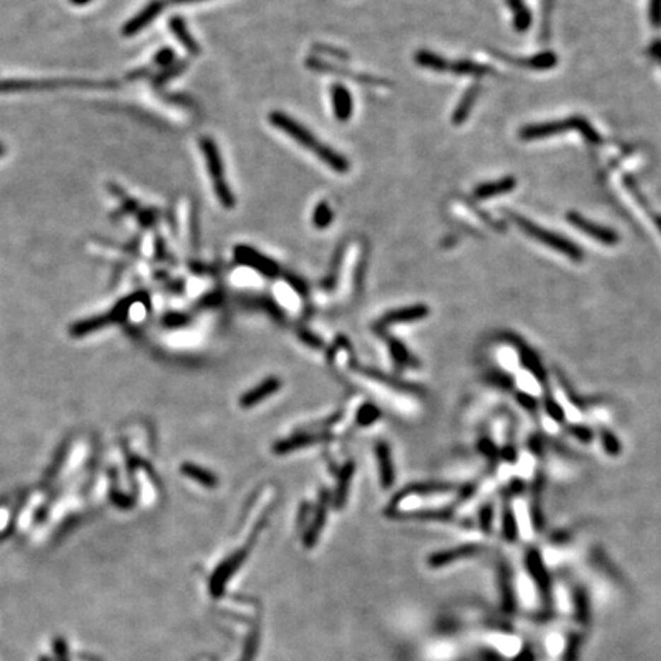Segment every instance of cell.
Wrapping results in <instances>:
<instances>
[{
	"instance_id": "30bf717a",
	"label": "cell",
	"mask_w": 661,
	"mask_h": 661,
	"mask_svg": "<svg viewBox=\"0 0 661 661\" xmlns=\"http://www.w3.org/2000/svg\"><path fill=\"white\" fill-rule=\"evenodd\" d=\"M164 9V2L163 0H152L151 4L144 6L141 11H139L135 17L130 18V21L124 25L123 34L124 35H134L138 34L139 31H143L146 26L151 25L155 18L163 13Z\"/></svg>"
},
{
	"instance_id": "7402d4cb",
	"label": "cell",
	"mask_w": 661,
	"mask_h": 661,
	"mask_svg": "<svg viewBox=\"0 0 661 661\" xmlns=\"http://www.w3.org/2000/svg\"><path fill=\"white\" fill-rule=\"evenodd\" d=\"M450 72H453L455 76H461V77L481 78V77H486L487 74H490L491 69L486 66V64L474 63L472 60H458V62L450 63Z\"/></svg>"
},
{
	"instance_id": "ffe728a7",
	"label": "cell",
	"mask_w": 661,
	"mask_h": 661,
	"mask_svg": "<svg viewBox=\"0 0 661 661\" xmlns=\"http://www.w3.org/2000/svg\"><path fill=\"white\" fill-rule=\"evenodd\" d=\"M476 550H478V548L474 545H464V546H460V548H455V550L435 553V554H432L429 557V563H431V566H435V568L445 566V565H449V563H452L455 561H458V558L470 557L473 554H476Z\"/></svg>"
},
{
	"instance_id": "ab89813d",
	"label": "cell",
	"mask_w": 661,
	"mask_h": 661,
	"mask_svg": "<svg viewBox=\"0 0 661 661\" xmlns=\"http://www.w3.org/2000/svg\"><path fill=\"white\" fill-rule=\"evenodd\" d=\"M654 222H655V226H657V228H658V230L661 231V216H660V215H657V216H654Z\"/></svg>"
},
{
	"instance_id": "d6986e66",
	"label": "cell",
	"mask_w": 661,
	"mask_h": 661,
	"mask_svg": "<svg viewBox=\"0 0 661 661\" xmlns=\"http://www.w3.org/2000/svg\"><path fill=\"white\" fill-rule=\"evenodd\" d=\"M169 26H170V31L175 34L176 39H178V42H180V43L184 46V48L187 49L192 55H198V54L201 52L199 43H198L197 40H194V37L190 34L189 28L185 26V22L182 21V18H180V17L170 18Z\"/></svg>"
},
{
	"instance_id": "5b68a950",
	"label": "cell",
	"mask_w": 661,
	"mask_h": 661,
	"mask_svg": "<svg viewBox=\"0 0 661 661\" xmlns=\"http://www.w3.org/2000/svg\"><path fill=\"white\" fill-rule=\"evenodd\" d=\"M305 64L312 71L332 74V76L346 77V78H349L352 81L360 83V85H363V86L390 88V81L386 80V78H380V77H374V76H368V74L351 71L348 68L340 66V64H335V63H331V62H324V60H322L319 57H310L308 60L305 62Z\"/></svg>"
},
{
	"instance_id": "83f0119b",
	"label": "cell",
	"mask_w": 661,
	"mask_h": 661,
	"mask_svg": "<svg viewBox=\"0 0 661 661\" xmlns=\"http://www.w3.org/2000/svg\"><path fill=\"white\" fill-rule=\"evenodd\" d=\"M351 358V349H349V344L348 341H337L335 343V346L332 348V352H331V360L335 366H346V363L348 360Z\"/></svg>"
},
{
	"instance_id": "8fae6325",
	"label": "cell",
	"mask_w": 661,
	"mask_h": 661,
	"mask_svg": "<svg viewBox=\"0 0 661 661\" xmlns=\"http://www.w3.org/2000/svg\"><path fill=\"white\" fill-rule=\"evenodd\" d=\"M331 100H332V109H334V117L337 118L340 123H346V121L352 117L353 112V101L352 95L346 86L340 85H334L331 88Z\"/></svg>"
},
{
	"instance_id": "f35d334b",
	"label": "cell",
	"mask_w": 661,
	"mask_h": 661,
	"mask_svg": "<svg viewBox=\"0 0 661 661\" xmlns=\"http://www.w3.org/2000/svg\"><path fill=\"white\" fill-rule=\"evenodd\" d=\"M172 4H176V5H184V4H197V2H202V0H170Z\"/></svg>"
},
{
	"instance_id": "4fadbf2b",
	"label": "cell",
	"mask_w": 661,
	"mask_h": 661,
	"mask_svg": "<svg viewBox=\"0 0 661 661\" xmlns=\"http://www.w3.org/2000/svg\"><path fill=\"white\" fill-rule=\"evenodd\" d=\"M375 455H377V461H378L381 484H383L385 489H389L390 486H394V482H395L392 453H390L389 445L385 441H380L375 447Z\"/></svg>"
},
{
	"instance_id": "836d02e7",
	"label": "cell",
	"mask_w": 661,
	"mask_h": 661,
	"mask_svg": "<svg viewBox=\"0 0 661 661\" xmlns=\"http://www.w3.org/2000/svg\"><path fill=\"white\" fill-rule=\"evenodd\" d=\"M54 654L57 661H69L68 658V646L64 643V640L57 638L54 641Z\"/></svg>"
},
{
	"instance_id": "6da1fadb",
	"label": "cell",
	"mask_w": 661,
	"mask_h": 661,
	"mask_svg": "<svg viewBox=\"0 0 661 661\" xmlns=\"http://www.w3.org/2000/svg\"><path fill=\"white\" fill-rule=\"evenodd\" d=\"M268 121H269V124L274 126L279 130H282V132H285L288 136L293 138L294 141L299 143L302 147L308 148L310 152H312L323 164H327L334 172L341 173V175L349 172L351 164L348 161V158L343 156L337 151H334L331 146L324 144L323 141H320V139L315 138L311 130L302 126L297 119L283 114V112L281 110H274L268 115Z\"/></svg>"
},
{
	"instance_id": "484cf974",
	"label": "cell",
	"mask_w": 661,
	"mask_h": 661,
	"mask_svg": "<svg viewBox=\"0 0 661 661\" xmlns=\"http://www.w3.org/2000/svg\"><path fill=\"white\" fill-rule=\"evenodd\" d=\"M357 424L358 426H370V424H374L378 418H380V409L374 404H370V403H366V404H363L358 411H357Z\"/></svg>"
},
{
	"instance_id": "1f68e13d",
	"label": "cell",
	"mask_w": 661,
	"mask_h": 661,
	"mask_svg": "<svg viewBox=\"0 0 661 661\" xmlns=\"http://www.w3.org/2000/svg\"><path fill=\"white\" fill-rule=\"evenodd\" d=\"M314 49L317 51V52H320V54H329V55H332V57L339 59V60H346V59H349V55H348L346 52L339 49V48H334V46H328V45L319 43V45H314Z\"/></svg>"
},
{
	"instance_id": "cb8c5ba5",
	"label": "cell",
	"mask_w": 661,
	"mask_h": 661,
	"mask_svg": "<svg viewBox=\"0 0 661 661\" xmlns=\"http://www.w3.org/2000/svg\"><path fill=\"white\" fill-rule=\"evenodd\" d=\"M511 11H513V23L515 30L517 33L528 31L530 25H532V13L525 6L524 0H507Z\"/></svg>"
},
{
	"instance_id": "4316f807",
	"label": "cell",
	"mask_w": 661,
	"mask_h": 661,
	"mask_svg": "<svg viewBox=\"0 0 661 661\" xmlns=\"http://www.w3.org/2000/svg\"><path fill=\"white\" fill-rule=\"evenodd\" d=\"M528 566H530V571H532L534 579L539 582V585H542L544 590H546L548 577H546V573H545V568L542 565L541 557H539L536 553L530 554L528 556Z\"/></svg>"
},
{
	"instance_id": "ba28073f",
	"label": "cell",
	"mask_w": 661,
	"mask_h": 661,
	"mask_svg": "<svg viewBox=\"0 0 661 661\" xmlns=\"http://www.w3.org/2000/svg\"><path fill=\"white\" fill-rule=\"evenodd\" d=\"M566 219H568V222L571 223V226L582 230L585 235H588V236L594 238L595 240H599V242H603V244L616 245L619 242V235L616 231L608 228V227H603V226H600V223H595V222H592L590 219H586L582 215H579V213L570 211L566 215Z\"/></svg>"
},
{
	"instance_id": "f1b7e54d",
	"label": "cell",
	"mask_w": 661,
	"mask_h": 661,
	"mask_svg": "<svg viewBox=\"0 0 661 661\" xmlns=\"http://www.w3.org/2000/svg\"><path fill=\"white\" fill-rule=\"evenodd\" d=\"M389 348H390V353H392V358L395 360V363H398V365L407 366L409 363H411V353L407 352V349L403 346L402 343L397 340H390Z\"/></svg>"
},
{
	"instance_id": "277c9868",
	"label": "cell",
	"mask_w": 661,
	"mask_h": 661,
	"mask_svg": "<svg viewBox=\"0 0 661 661\" xmlns=\"http://www.w3.org/2000/svg\"><path fill=\"white\" fill-rule=\"evenodd\" d=\"M507 215L510 216L511 221H515L517 223V227L522 231H525V235H528L530 238L542 242V244H545L546 247L558 251V253L568 256L571 260H575V262H580V260H583V251L577 247L573 240L566 239L565 236L557 235V233L554 231L539 227L534 222L517 215V213L507 211Z\"/></svg>"
},
{
	"instance_id": "f546056e",
	"label": "cell",
	"mask_w": 661,
	"mask_h": 661,
	"mask_svg": "<svg viewBox=\"0 0 661 661\" xmlns=\"http://www.w3.org/2000/svg\"><path fill=\"white\" fill-rule=\"evenodd\" d=\"M517 534V525H516V519L511 513L510 510L505 511L504 515V536L507 537V541H515Z\"/></svg>"
},
{
	"instance_id": "74e56055",
	"label": "cell",
	"mask_w": 661,
	"mask_h": 661,
	"mask_svg": "<svg viewBox=\"0 0 661 661\" xmlns=\"http://www.w3.org/2000/svg\"><path fill=\"white\" fill-rule=\"evenodd\" d=\"M649 52L661 64V40L653 42V45L649 46Z\"/></svg>"
},
{
	"instance_id": "44dd1931",
	"label": "cell",
	"mask_w": 661,
	"mask_h": 661,
	"mask_svg": "<svg viewBox=\"0 0 661 661\" xmlns=\"http://www.w3.org/2000/svg\"><path fill=\"white\" fill-rule=\"evenodd\" d=\"M415 63L418 66H421L424 69H431L435 72H445L450 71V63L447 59L441 57L440 54L427 51V49H420L415 52Z\"/></svg>"
},
{
	"instance_id": "52a82bcc",
	"label": "cell",
	"mask_w": 661,
	"mask_h": 661,
	"mask_svg": "<svg viewBox=\"0 0 661 661\" xmlns=\"http://www.w3.org/2000/svg\"><path fill=\"white\" fill-rule=\"evenodd\" d=\"M250 546H251V544L244 546L242 550H239L238 553H235L233 556H230L227 561L223 562L222 565H219L218 570L213 573L211 580H210V591H211L213 595H215V597H218V595H221L223 592L227 582L230 580V577L239 570L242 563H244V561L248 556Z\"/></svg>"
},
{
	"instance_id": "7a4b0ae2",
	"label": "cell",
	"mask_w": 661,
	"mask_h": 661,
	"mask_svg": "<svg viewBox=\"0 0 661 661\" xmlns=\"http://www.w3.org/2000/svg\"><path fill=\"white\" fill-rule=\"evenodd\" d=\"M577 130L586 141H590L592 144H599L602 143V136L597 134L591 123L586 118L574 115L565 119H557V121H546V123L541 124H530L520 129L519 136L525 139V141H532V139H544V138H550L554 135H558L562 132H566V130Z\"/></svg>"
},
{
	"instance_id": "d4e9b609",
	"label": "cell",
	"mask_w": 661,
	"mask_h": 661,
	"mask_svg": "<svg viewBox=\"0 0 661 661\" xmlns=\"http://www.w3.org/2000/svg\"><path fill=\"white\" fill-rule=\"evenodd\" d=\"M334 219V211L327 201H320L312 213V226L319 230L328 228Z\"/></svg>"
},
{
	"instance_id": "d590c367",
	"label": "cell",
	"mask_w": 661,
	"mask_h": 661,
	"mask_svg": "<svg viewBox=\"0 0 661 661\" xmlns=\"http://www.w3.org/2000/svg\"><path fill=\"white\" fill-rule=\"evenodd\" d=\"M300 337H302V340H303L305 343H308L310 346H314V348H320V346H322V341H320V339L314 337V335H312L311 332L302 331V332H300Z\"/></svg>"
},
{
	"instance_id": "7c38bea8",
	"label": "cell",
	"mask_w": 661,
	"mask_h": 661,
	"mask_svg": "<svg viewBox=\"0 0 661 661\" xmlns=\"http://www.w3.org/2000/svg\"><path fill=\"white\" fill-rule=\"evenodd\" d=\"M429 308L424 305H415V306H409V308H402V310H395L387 312L383 319L380 322V327H390V324H402V323H411V322H418L424 319L427 314H429Z\"/></svg>"
},
{
	"instance_id": "d6a6232c",
	"label": "cell",
	"mask_w": 661,
	"mask_h": 661,
	"mask_svg": "<svg viewBox=\"0 0 661 661\" xmlns=\"http://www.w3.org/2000/svg\"><path fill=\"white\" fill-rule=\"evenodd\" d=\"M649 18L654 28H661V0H650Z\"/></svg>"
},
{
	"instance_id": "60d3db41",
	"label": "cell",
	"mask_w": 661,
	"mask_h": 661,
	"mask_svg": "<svg viewBox=\"0 0 661 661\" xmlns=\"http://www.w3.org/2000/svg\"><path fill=\"white\" fill-rule=\"evenodd\" d=\"M72 4H76V5H85L88 2H90V0H71Z\"/></svg>"
},
{
	"instance_id": "9c48e42d",
	"label": "cell",
	"mask_w": 661,
	"mask_h": 661,
	"mask_svg": "<svg viewBox=\"0 0 661 661\" xmlns=\"http://www.w3.org/2000/svg\"><path fill=\"white\" fill-rule=\"evenodd\" d=\"M281 387H282V381L279 378L276 377L265 378L259 386L253 387L251 390H248L247 394L242 395L239 399V404L242 409L255 407L259 403H262L264 399L273 397Z\"/></svg>"
},
{
	"instance_id": "ac0fdd59",
	"label": "cell",
	"mask_w": 661,
	"mask_h": 661,
	"mask_svg": "<svg viewBox=\"0 0 661 661\" xmlns=\"http://www.w3.org/2000/svg\"><path fill=\"white\" fill-rule=\"evenodd\" d=\"M324 438H327L324 435H310V433L297 435V436H293V438H290V440L279 441L274 445V452L277 455H286V453H290L293 450H299V449H303V447H310L312 444L322 443V440H324Z\"/></svg>"
},
{
	"instance_id": "603a6c76",
	"label": "cell",
	"mask_w": 661,
	"mask_h": 661,
	"mask_svg": "<svg viewBox=\"0 0 661 661\" xmlns=\"http://www.w3.org/2000/svg\"><path fill=\"white\" fill-rule=\"evenodd\" d=\"M353 472H356V465H353V462H348L343 465L341 473L339 476V482H337V490H335V496H334V504L337 507L344 505V501H346L348 493H349V486L353 476Z\"/></svg>"
},
{
	"instance_id": "4dcf8cb0",
	"label": "cell",
	"mask_w": 661,
	"mask_h": 661,
	"mask_svg": "<svg viewBox=\"0 0 661 661\" xmlns=\"http://www.w3.org/2000/svg\"><path fill=\"white\" fill-rule=\"evenodd\" d=\"M257 645H259V634H255L251 636L247 641V648L244 650V655L240 657L239 661H253L255 655H256V650H257Z\"/></svg>"
},
{
	"instance_id": "3957f363",
	"label": "cell",
	"mask_w": 661,
	"mask_h": 661,
	"mask_svg": "<svg viewBox=\"0 0 661 661\" xmlns=\"http://www.w3.org/2000/svg\"><path fill=\"white\" fill-rule=\"evenodd\" d=\"M199 146L204 158H206V164L213 182V190L216 193V198L226 209H235L236 198L227 182L226 169H223L222 156L219 153L218 144L213 141L211 138L204 136L201 138Z\"/></svg>"
},
{
	"instance_id": "5bb4252c",
	"label": "cell",
	"mask_w": 661,
	"mask_h": 661,
	"mask_svg": "<svg viewBox=\"0 0 661 661\" xmlns=\"http://www.w3.org/2000/svg\"><path fill=\"white\" fill-rule=\"evenodd\" d=\"M479 95H481V86L479 85H472L467 90L464 92L461 100H460V103L456 105V107H455V112L452 115V124L461 126V124L465 123V121H467V118L472 114L473 106L476 105Z\"/></svg>"
},
{
	"instance_id": "9a60e30c",
	"label": "cell",
	"mask_w": 661,
	"mask_h": 661,
	"mask_svg": "<svg viewBox=\"0 0 661 661\" xmlns=\"http://www.w3.org/2000/svg\"><path fill=\"white\" fill-rule=\"evenodd\" d=\"M495 54H498L501 59H505L510 63L517 64V66H524V68L536 69V71L551 69L557 64V55L554 52H550V51L536 54V55H533V57H528V59H510V57H507L505 54H499V52H495Z\"/></svg>"
},
{
	"instance_id": "2e32d148",
	"label": "cell",
	"mask_w": 661,
	"mask_h": 661,
	"mask_svg": "<svg viewBox=\"0 0 661 661\" xmlns=\"http://www.w3.org/2000/svg\"><path fill=\"white\" fill-rule=\"evenodd\" d=\"M328 505H329V499L327 498V495H323L322 499H320L319 508L314 513L311 525L305 530V534H303V545L305 546H312L315 542H317V537L322 533L324 522H327Z\"/></svg>"
},
{
	"instance_id": "e0dca14e",
	"label": "cell",
	"mask_w": 661,
	"mask_h": 661,
	"mask_svg": "<svg viewBox=\"0 0 661 661\" xmlns=\"http://www.w3.org/2000/svg\"><path fill=\"white\" fill-rule=\"evenodd\" d=\"M513 189H516V180L513 176H505V178L493 181V182H484L478 185L476 189L473 190V197L476 199H490L495 198L498 194L502 193H508Z\"/></svg>"
},
{
	"instance_id": "b9f144b4",
	"label": "cell",
	"mask_w": 661,
	"mask_h": 661,
	"mask_svg": "<svg viewBox=\"0 0 661 661\" xmlns=\"http://www.w3.org/2000/svg\"><path fill=\"white\" fill-rule=\"evenodd\" d=\"M4 152H5V151H4V146L0 144V155H4Z\"/></svg>"
},
{
	"instance_id": "8d00e7d4",
	"label": "cell",
	"mask_w": 661,
	"mask_h": 661,
	"mask_svg": "<svg viewBox=\"0 0 661 661\" xmlns=\"http://www.w3.org/2000/svg\"><path fill=\"white\" fill-rule=\"evenodd\" d=\"M490 524H491V508H490V507H486V508L482 510V513H481V527H482V530H486V532H489Z\"/></svg>"
},
{
	"instance_id": "8992f818",
	"label": "cell",
	"mask_w": 661,
	"mask_h": 661,
	"mask_svg": "<svg viewBox=\"0 0 661 661\" xmlns=\"http://www.w3.org/2000/svg\"><path fill=\"white\" fill-rule=\"evenodd\" d=\"M235 259L240 265L253 268L255 271L260 273L265 277H276L281 273V268L269 257L259 253L255 248L248 245H239L235 248Z\"/></svg>"
},
{
	"instance_id": "e575fe53",
	"label": "cell",
	"mask_w": 661,
	"mask_h": 661,
	"mask_svg": "<svg viewBox=\"0 0 661 661\" xmlns=\"http://www.w3.org/2000/svg\"><path fill=\"white\" fill-rule=\"evenodd\" d=\"M173 59H175L173 51H170L169 48H164L161 52L156 54L155 60L158 64H161V66H169V64L173 63Z\"/></svg>"
}]
</instances>
